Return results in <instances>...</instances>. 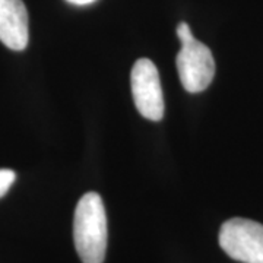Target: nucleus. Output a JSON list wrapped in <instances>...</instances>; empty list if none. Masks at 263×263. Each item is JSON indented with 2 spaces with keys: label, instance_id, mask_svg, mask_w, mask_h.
Segmentation results:
<instances>
[{
  "label": "nucleus",
  "instance_id": "f257e3e1",
  "mask_svg": "<svg viewBox=\"0 0 263 263\" xmlns=\"http://www.w3.org/2000/svg\"><path fill=\"white\" fill-rule=\"evenodd\" d=\"M73 241L82 263H104L108 228L101 196L88 192L79 199L73 218Z\"/></svg>",
  "mask_w": 263,
  "mask_h": 263
},
{
  "label": "nucleus",
  "instance_id": "f03ea898",
  "mask_svg": "<svg viewBox=\"0 0 263 263\" xmlns=\"http://www.w3.org/2000/svg\"><path fill=\"white\" fill-rule=\"evenodd\" d=\"M219 246L231 259L263 263V226L246 218H233L219 230Z\"/></svg>",
  "mask_w": 263,
  "mask_h": 263
},
{
  "label": "nucleus",
  "instance_id": "7ed1b4c3",
  "mask_svg": "<svg viewBox=\"0 0 263 263\" xmlns=\"http://www.w3.org/2000/svg\"><path fill=\"white\" fill-rule=\"evenodd\" d=\"M176 66L183 88L192 94L205 91L215 76V60L211 50L195 37L181 43Z\"/></svg>",
  "mask_w": 263,
  "mask_h": 263
},
{
  "label": "nucleus",
  "instance_id": "20e7f679",
  "mask_svg": "<svg viewBox=\"0 0 263 263\" xmlns=\"http://www.w3.org/2000/svg\"><path fill=\"white\" fill-rule=\"evenodd\" d=\"M130 84L138 111L151 122H160L164 116V95L157 66L149 59H139L132 67Z\"/></svg>",
  "mask_w": 263,
  "mask_h": 263
},
{
  "label": "nucleus",
  "instance_id": "39448f33",
  "mask_svg": "<svg viewBox=\"0 0 263 263\" xmlns=\"http://www.w3.org/2000/svg\"><path fill=\"white\" fill-rule=\"evenodd\" d=\"M28 10L22 0H0V41L10 50L22 51L28 46Z\"/></svg>",
  "mask_w": 263,
  "mask_h": 263
},
{
  "label": "nucleus",
  "instance_id": "423d86ee",
  "mask_svg": "<svg viewBox=\"0 0 263 263\" xmlns=\"http://www.w3.org/2000/svg\"><path fill=\"white\" fill-rule=\"evenodd\" d=\"M16 179V174L8 168L0 170V199L8 193L10 186L13 184V181Z\"/></svg>",
  "mask_w": 263,
  "mask_h": 263
},
{
  "label": "nucleus",
  "instance_id": "0eeeda50",
  "mask_svg": "<svg viewBox=\"0 0 263 263\" xmlns=\"http://www.w3.org/2000/svg\"><path fill=\"white\" fill-rule=\"evenodd\" d=\"M177 37L180 40V44L187 41L190 38H193V34H192V29L189 27L186 22H180L177 25Z\"/></svg>",
  "mask_w": 263,
  "mask_h": 263
},
{
  "label": "nucleus",
  "instance_id": "6e6552de",
  "mask_svg": "<svg viewBox=\"0 0 263 263\" xmlns=\"http://www.w3.org/2000/svg\"><path fill=\"white\" fill-rule=\"evenodd\" d=\"M66 2H69V3H72V5H76V6H86V5L94 3L97 0H66Z\"/></svg>",
  "mask_w": 263,
  "mask_h": 263
}]
</instances>
